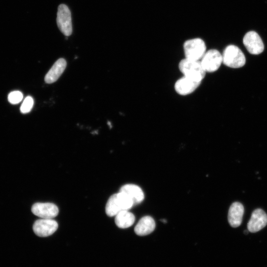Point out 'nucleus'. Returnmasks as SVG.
Returning a JSON list of instances; mask_svg holds the SVG:
<instances>
[{
    "label": "nucleus",
    "mask_w": 267,
    "mask_h": 267,
    "mask_svg": "<svg viewBox=\"0 0 267 267\" xmlns=\"http://www.w3.org/2000/svg\"><path fill=\"white\" fill-rule=\"evenodd\" d=\"M31 211L36 216L42 219H52L58 214L57 206L52 203H36L32 207Z\"/></svg>",
    "instance_id": "1a4fd4ad"
},
{
    "label": "nucleus",
    "mask_w": 267,
    "mask_h": 267,
    "mask_svg": "<svg viewBox=\"0 0 267 267\" xmlns=\"http://www.w3.org/2000/svg\"><path fill=\"white\" fill-rule=\"evenodd\" d=\"M183 49L185 58L200 60L206 52V46L202 39L194 38L184 42Z\"/></svg>",
    "instance_id": "20e7f679"
},
{
    "label": "nucleus",
    "mask_w": 267,
    "mask_h": 267,
    "mask_svg": "<svg viewBox=\"0 0 267 267\" xmlns=\"http://www.w3.org/2000/svg\"><path fill=\"white\" fill-rule=\"evenodd\" d=\"M244 211V207L241 203L235 202L231 205L228 214V220L231 226L237 227L240 225Z\"/></svg>",
    "instance_id": "f8f14e48"
},
{
    "label": "nucleus",
    "mask_w": 267,
    "mask_h": 267,
    "mask_svg": "<svg viewBox=\"0 0 267 267\" xmlns=\"http://www.w3.org/2000/svg\"><path fill=\"white\" fill-rule=\"evenodd\" d=\"M243 43L249 53L254 55L261 53L264 49L262 39L255 31H249L244 36Z\"/></svg>",
    "instance_id": "6e6552de"
},
{
    "label": "nucleus",
    "mask_w": 267,
    "mask_h": 267,
    "mask_svg": "<svg viewBox=\"0 0 267 267\" xmlns=\"http://www.w3.org/2000/svg\"><path fill=\"white\" fill-rule=\"evenodd\" d=\"M222 63L230 68H238L243 66L246 58L241 50L237 46L230 44L224 49L222 54Z\"/></svg>",
    "instance_id": "7ed1b4c3"
},
{
    "label": "nucleus",
    "mask_w": 267,
    "mask_h": 267,
    "mask_svg": "<svg viewBox=\"0 0 267 267\" xmlns=\"http://www.w3.org/2000/svg\"><path fill=\"white\" fill-rule=\"evenodd\" d=\"M66 64L64 59H58L45 75V82L47 84H51L56 81L65 69Z\"/></svg>",
    "instance_id": "ddd939ff"
},
{
    "label": "nucleus",
    "mask_w": 267,
    "mask_h": 267,
    "mask_svg": "<svg viewBox=\"0 0 267 267\" xmlns=\"http://www.w3.org/2000/svg\"><path fill=\"white\" fill-rule=\"evenodd\" d=\"M267 224V215L261 209L255 210L247 224L248 230L252 233L258 232Z\"/></svg>",
    "instance_id": "9d476101"
},
{
    "label": "nucleus",
    "mask_w": 267,
    "mask_h": 267,
    "mask_svg": "<svg viewBox=\"0 0 267 267\" xmlns=\"http://www.w3.org/2000/svg\"><path fill=\"white\" fill-rule=\"evenodd\" d=\"M155 228V222L150 216L142 217L134 227L135 233L139 236H144L151 233Z\"/></svg>",
    "instance_id": "4468645a"
},
{
    "label": "nucleus",
    "mask_w": 267,
    "mask_h": 267,
    "mask_svg": "<svg viewBox=\"0 0 267 267\" xmlns=\"http://www.w3.org/2000/svg\"><path fill=\"white\" fill-rule=\"evenodd\" d=\"M34 104V100L32 97L28 96L23 101L20 111L22 113L25 114L29 112L32 109Z\"/></svg>",
    "instance_id": "f3484780"
},
{
    "label": "nucleus",
    "mask_w": 267,
    "mask_h": 267,
    "mask_svg": "<svg viewBox=\"0 0 267 267\" xmlns=\"http://www.w3.org/2000/svg\"><path fill=\"white\" fill-rule=\"evenodd\" d=\"M58 223L52 219H41L34 222L33 229L35 233L40 237H47L55 232Z\"/></svg>",
    "instance_id": "0eeeda50"
},
{
    "label": "nucleus",
    "mask_w": 267,
    "mask_h": 267,
    "mask_svg": "<svg viewBox=\"0 0 267 267\" xmlns=\"http://www.w3.org/2000/svg\"><path fill=\"white\" fill-rule=\"evenodd\" d=\"M120 191L126 193L131 198L134 204L140 203L144 198V193L141 188L135 184H125L121 187Z\"/></svg>",
    "instance_id": "2eb2a0df"
},
{
    "label": "nucleus",
    "mask_w": 267,
    "mask_h": 267,
    "mask_svg": "<svg viewBox=\"0 0 267 267\" xmlns=\"http://www.w3.org/2000/svg\"><path fill=\"white\" fill-rule=\"evenodd\" d=\"M178 68L184 76L198 82L202 81L206 73L200 60L185 58L179 62Z\"/></svg>",
    "instance_id": "f03ea898"
},
{
    "label": "nucleus",
    "mask_w": 267,
    "mask_h": 267,
    "mask_svg": "<svg viewBox=\"0 0 267 267\" xmlns=\"http://www.w3.org/2000/svg\"><path fill=\"white\" fill-rule=\"evenodd\" d=\"M133 199L126 193L120 191L111 195L106 204L105 212L109 217L115 216L123 210H128L134 205Z\"/></svg>",
    "instance_id": "f257e3e1"
},
{
    "label": "nucleus",
    "mask_w": 267,
    "mask_h": 267,
    "mask_svg": "<svg viewBox=\"0 0 267 267\" xmlns=\"http://www.w3.org/2000/svg\"><path fill=\"white\" fill-rule=\"evenodd\" d=\"M200 62L206 72H214L222 63V54L217 49H210L206 51Z\"/></svg>",
    "instance_id": "423d86ee"
},
{
    "label": "nucleus",
    "mask_w": 267,
    "mask_h": 267,
    "mask_svg": "<svg viewBox=\"0 0 267 267\" xmlns=\"http://www.w3.org/2000/svg\"><path fill=\"white\" fill-rule=\"evenodd\" d=\"M23 98V94L19 91H13L8 95V101L13 104L19 103Z\"/></svg>",
    "instance_id": "a211bd4d"
},
{
    "label": "nucleus",
    "mask_w": 267,
    "mask_h": 267,
    "mask_svg": "<svg viewBox=\"0 0 267 267\" xmlns=\"http://www.w3.org/2000/svg\"><path fill=\"white\" fill-rule=\"evenodd\" d=\"M56 22L58 28L65 36H69L71 35L72 33L71 14L66 5L61 4L59 5Z\"/></svg>",
    "instance_id": "39448f33"
},
{
    "label": "nucleus",
    "mask_w": 267,
    "mask_h": 267,
    "mask_svg": "<svg viewBox=\"0 0 267 267\" xmlns=\"http://www.w3.org/2000/svg\"><path fill=\"white\" fill-rule=\"evenodd\" d=\"M161 222H163V223H166L167 222V220H165V219H162L161 220Z\"/></svg>",
    "instance_id": "6ab92c4d"
},
{
    "label": "nucleus",
    "mask_w": 267,
    "mask_h": 267,
    "mask_svg": "<svg viewBox=\"0 0 267 267\" xmlns=\"http://www.w3.org/2000/svg\"><path fill=\"white\" fill-rule=\"evenodd\" d=\"M201 83V82H198L183 76L177 81L175 84V89L178 94L186 95L195 90Z\"/></svg>",
    "instance_id": "9b49d317"
},
{
    "label": "nucleus",
    "mask_w": 267,
    "mask_h": 267,
    "mask_svg": "<svg viewBox=\"0 0 267 267\" xmlns=\"http://www.w3.org/2000/svg\"><path fill=\"white\" fill-rule=\"evenodd\" d=\"M135 221L134 215L128 210H123L119 212L115 219L117 226L121 228H126L132 226Z\"/></svg>",
    "instance_id": "dca6fc26"
}]
</instances>
